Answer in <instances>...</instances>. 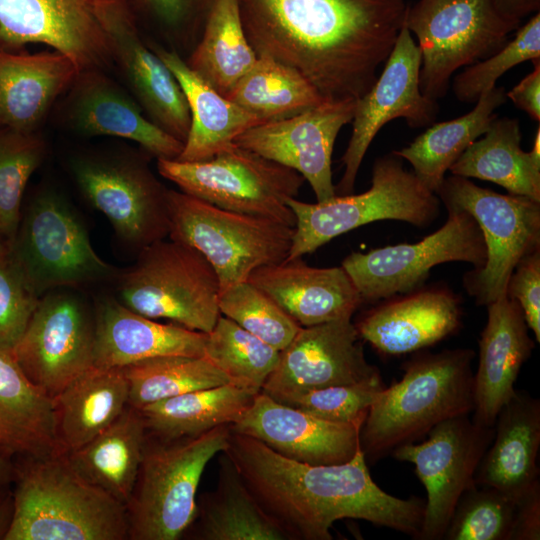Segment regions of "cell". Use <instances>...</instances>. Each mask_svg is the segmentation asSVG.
<instances>
[{"instance_id":"obj_1","label":"cell","mask_w":540,"mask_h":540,"mask_svg":"<svg viewBox=\"0 0 540 540\" xmlns=\"http://www.w3.org/2000/svg\"><path fill=\"white\" fill-rule=\"evenodd\" d=\"M257 56L304 76L325 101H356L375 83L404 24V0H237Z\"/></svg>"},{"instance_id":"obj_2","label":"cell","mask_w":540,"mask_h":540,"mask_svg":"<svg viewBox=\"0 0 540 540\" xmlns=\"http://www.w3.org/2000/svg\"><path fill=\"white\" fill-rule=\"evenodd\" d=\"M222 453L291 539L330 540L332 525L342 519L365 520L419 539L424 502L382 490L372 479L361 448L347 462L311 465L230 430Z\"/></svg>"},{"instance_id":"obj_3","label":"cell","mask_w":540,"mask_h":540,"mask_svg":"<svg viewBox=\"0 0 540 540\" xmlns=\"http://www.w3.org/2000/svg\"><path fill=\"white\" fill-rule=\"evenodd\" d=\"M474 358L473 350L457 348L420 350L405 361L401 380L379 392L362 425L360 447L367 463L419 440L447 419L473 413Z\"/></svg>"},{"instance_id":"obj_4","label":"cell","mask_w":540,"mask_h":540,"mask_svg":"<svg viewBox=\"0 0 540 540\" xmlns=\"http://www.w3.org/2000/svg\"><path fill=\"white\" fill-rule=\"evenodd\" d=\"M4 540H123L127 508L84 480L64 454L29 459L17 475Z\"/></svg>"},{"instance_id":"obj_5","label":"cell","mask_w":540,"mask_h":540,"mask_svg":"<svg viewBox=\"0 0 540 540\" xmlns=\"http://www.w3.org/2000/svg\"><path fill=\"white\" fill-rule=\"evenodd\" d=\"M134 31L132 0H0V50L44 44L79 72L106 68L119 41Z\"/></svg>"},{"instance_id":"obj_6","label":"cell","mask_w":540,"mask_h":540,"mask_svg":"<svg viewBox=\"0 0 540 540\" xmlns=\"http://www.w3.org/2000/svg\"><path fill=\"white\" fill-rule=\"evenodd\" d=\"M229 436V425L173 441L147 435L137 481L126 506L128 538L176 540L193 524L203 471L214 456L225 451Z\"/></svg>"},{"instance_id":"obj_7","label":"cell","mask_w":540,"mask_h":540,"mask_svg":"<svg viewBox=\"0 0 540 540\" xmlns=\"http://www.w3.org/2000/svg\"><path fill=\"white\" fill-rule=\"evenodd\" d=\"M287 205L296 223L285 260L311 254L333 238L375 221L399 220L426 227L440 211L437 195L406 170L402 158L393 152L375 160L367 191L315 204L290 198Z\"/></svg>"},{"instance_id":"obj_8","label":"cell","mask_w":540,"mask_h":540,"mask_svg":"<svg viewBox=\"0 0 540 540\" xmlns=\"http://www.w3.org/2000/svg\"><path fill=\"white\" fill-rule=\"evenodd\" d=\"M167 201L169 238L191 246L208 260L220 292L289 254L294 227L225 210L182 191L168 189Z\"/></svg>"},{"instance_id":"obj_9","label":"cell","mask_w":540,"mask_h":540,"mask_svg":"<svg viewBox=\"0 0 540 540\" xmlns=\"http://www.w3.org/2000/svg\"><path fill=\"white\" fill-rule=\"evenodd\" d=\"M118 290L129 309L194 331L211 332L221 315L216 271L199 251L171 239L141 248Z\"/></svg>"},{"instance_id":"obj_10","label":"cell","mask_w":540,"mask_h":540,"mask_svg":"<svg viewBox=\"0 0 540 540\" xmlns=\"http://www.w3.org/2000/svg\"><path fill=\"white\" fill-rule=\"evenodd\" d=\"M157 170L182 192L219 208L295 227L287 201L298 195L304 177L234 142L203 161L157 159Z\"/></svg>"},{"instance_id":"obj_11","label":"cell","mask_w":540,"mask_h":540,"mask_svg":"<svg viewBox=\"0 0 540 540\" xmlns=\"http://www.w3.org/2000/svg\"><path fill=\"white\" fill-rule=\"evenodd\" d=\"M404 25L421 52L420 90L444 97L452 75L499 51L521 24L500 15L491 0H418Z\"/></svg>"},{"instance_id":"obj_12","label":"cell","mask_w":540,"mask_h":540,"mask_svg":"<svg viewBox=\"0 0 540 540\" xmlns=\"http://www.w3.org/2000/svg\"><path fill=\"white\" fill-rule=\"evenodd\" d=\"M435 194L447 211L469 213L482 231L486 261L463 276V287L469 296L481 306L505 296L516 265L540 249V202L500 194L452 174L444 177Z\"/></svg>"},{"instance_id":"obj_13","label":"cell","mask_w":540,"mask_h":540,"mask_svg":"<svg viewBox=\"0 0 540 540\" xmlns=\"http://www.w3.org/2000/svg\"><path fill=\"white\" fill-rule=\"evenodd\" d=\"M8 253L38 297L59 287L101 281L115 272L94 250L68 202L52 190L40 191L21 214Z\"/></svg>"},{"instance_id":"obj_14","label":"cell","mask_w":540,"mask_h":540,"mask_svg":"<svg viewBox=\"0 0 540 540\" xmlns=\"http://www.w3.org/2000/svg\"><path fill=\"white\" fill-rule=\"evenodd\" d=\"M445 224L417 243L388 245L367 253L353 252L342 262L363 303H376L423 285L430 270L447 262L485 264L482 231L467 212L447 211Z\"/></svg>"},{"instance_id":"obj_15","label":"cell","mask_w":540,"mask_h":540,"mask_svg":"<svg viewBox=\"0 0 540 540\" xmlns=\"http://www.w3.org/2000/svg\"><path fill=\"white\" fill-rule=\"evenodd\" d=\"M494 427L478 424L470 414L434 426L421 443H406L391 452L410 462L426 489L427 500L419 540H441L461 495L475 484L480 461Z\"/></svg>"},{"instance_id":"obj_16","label":"cell","mask_w":540,"mask_h":540,"mask_svg":"<svg viewBox=\"0 0 540 540\" xmlns=\"http://www.w3.org/2000/svg\"><path fill=\"white\" fill-rule=\"evenodd\" d=\"M71 171L83 196L124 242L141 249L168 236V189L145 162L81 156L72 161Z\"/></svg>"},{"instance_id":"obj_17","label":"cell","mask_w":540,"mask_h":540,"mask_svg":"<svg viewBox=\"0 0 540 540\" xmlns=\"http://www.w3.org/2000/svg\"><path fill=\"white\" fill-rule=\"evenodd\" d=\"M11 354L26 377L54 398L94 367V315L76 295L50 291Z\"/></svg>"},{"instance_id":"obj_18","label":"cell","mask_w":540,"mask_h":540,"mask_svg":"<svg viewBox=\"0 0 540 540\" xmlns=\"http://www.w3.org/2000/svg\"><path fill=\"white\" fill-rule=\"evenodd\" d=\"M383 65L372 87L355 101L352 133L341 158L344 172L335 186L338 196L353 193L362 160L385 124L403 118L410 127L422 128L434 123L438 114L437 101L420 90L421 52L404 24Z\"/></svg>"},{"instance_id":"obj_19","label":"cell","mask_w":540,"mask_h":540,"mask_svg":"<svg viewBox=\"0 0 540 540\" xmlns=\"http://www.w3.org/2000/svg\"><path fill=\"white\" fill-rule=\"evenodd\" d=\"M355 101H325L294 116L253 126L234 143L289 167L310 184L317 202L336 196L332 153L343 126L353 119Z\"/></svg>"},{"instance_id":"obj_20","label":"cell","mask_w":540,"mask_h":540,"mask_svg":"<svg viewBox=\"0 0 540 540\" xmlns=\"http://www.w3.org/2000/svg\"><path fill=\"white\" fill-rule=\"evenodd\" d=\"M351 318L301 327L280 351L276 368L262 391L275 400L335 385L381 377L368 363Z\"/></svg>"},{"instance_id":"obj_21","label":"cell","mask_w":540,"mask_h":540,"mask_svg":"<svg viewBox=\"0 0 540 540\" xmlns=\"http://www.w3.org/2000/svg\"><path fill=\"white\" fill-rule=\"evenodd\" d=\"M363 423L323 420L260 391L229 427L232 432L255 438L289 459L311 465H332L349 461L361 448Z\"/></svg>"},{"instance_id":"obj_22","label":"cell","mask_w":540,"mask_h":540,"mask_svg":"<svg viewBox=\"0 0 540 540\" xmlns=\"http://www.w3.org/2000/svg\"><path fill=\"white\" fill-rule=\"evenodd\" d=\"M458 296L445 286L419 287L382 300L354 323L360 338L389 356L414 353L455 333L461 325Z\"/></svg>"},{"instance_id":"obj_23","label":"cell","mask_w":540,"mask_h":540,"mask_svg":"<svg viewBox=\"0 0 540 540\" xmlns=\"http://www.w3.org/2000/svg\"><path fill=\"white\" fill-rule=\"evenodd\" d=\"M68 90L64 116L76 133L124 138L157 159L181 154L184 143L156 126L103 70L79 72Z\"/></svg>"},{"instance_id":"obj_24","label":"cell","mask_w":540,"mask_h":540,"mask_svg":"<svg viewBox=\"0 0 540 540\" xmlns=\"http://www.w3.org/2000/svg\"><path fill=\"white\" fill-rule=\"evenodd\" d=\"M247 281L268 295L301 327L351 318L363 304L342 266L312 267L301 257L259 267Z\"/></svg>"},{"instance_id":"obj_25","label":"cell","mask_w":540,"mask_h":540,"mask_svg":"<svg viewBox=\"0 0 540 540\" xmlns=\"http://www.w3.org/2000/svg\"><path fill=\"white\" fill-rule=\"evenodd\" d=\"M487 309L474 373L472 418L480 425L494 427L500 409L516 391L515 382L535 341L529 336L522 309L515 300L505 295L487 305Z\"/></svg>"},{"instance_id":"obj_26","label":"cell","mask_w":540,"mask_h":540,"mask_svg":"<svg viewBox=\"0 0 540 540\" xmlns=\"http://www.w3.org/2000/svg\"><path fill=\"white\" fill-rule=\"evenodd\" d=\"M206 336L177 324L159 323L107 298L94 313V366L123 368L160 356L202 357Z\"/></svg>"},{"instance_id":"obj_27","label":"cell","mask_w":540,"mask_h":540,"mask_svg":"<svg viewBox=\"0 0 540 540\" xmlns=\"http://www.w3.org/2000/svg\"><path fill=\"white\" fill-rule=\"evenodd\" d=\"M79 71L62 53L0 50V128L37 132Z\"/></svg>"},{"instance_id":"obj_28","label":"cell","mask_w":540,"mask_h":540,"mask_svg":"<svg viewBox=\"0 0 540 540\" xmlns=\"http://www.w3.org/2000/svg\"><path fill=\"white\" fill-rule=\"evenodd\" d=\"M540 401L516 390L494 423L492 441L475 474V483L519 498L539 479Z\"/></svg>"},{"instance_id":"obj_29","label":"cell","mask_w":540,"mask_h":540,"mask_svg":"<svg viewBox=\"0 0 540 540\" xmlns=\"http://www.w3.org/2000/svg\"><path fill=\"white\" fill-rule=\"evenodd\" d=\"M152 50L178 80L189 106L190 129L176 160L210 159L245 130L263 124L203 81L176 50L158 46H153Z\"/></svg>"},{"instance_id":"obj_30","label":"cell","mask_w":540,"mask_h":540,"mask_svg":"<svg viewBox=\"0 0 540 540\" xmlns=\"http://www.w3.org/2000/svg\"><path fill=\"white\" fill-rule=\"evenodd\" d=\"M53 399L60 454L74 451L110 426L129 405L128 381L120 368L92 367Z\"/></svg>"},{"instance_id":"obj_31","label":"cell","mask_w":540,"mask_h":540,"mask_svg":"<svg viewBox=\"0 0 540 540\" xmlns=\"http://www.w3.org/2000/svg\"><path fill=\"white\" fill-rule=\"evenodd\" d=\"M449 171L452 175L493 182L509 194L540 202V128H537L532 149L525 152L521 148L518 120L496 117Z\"/></svg>"},{"instance_id":"obj_32","label":"cell","mask_w":540,"mask_h":540,"mask_svg":"<svg viewBox=\"0 0 540 540\" xmlns=\"http://www.w3.org/2000/svg\"><path fill=\"white\" fill-rule=\"evenodd\" d=\"M0 448L29 459L61 455L53 399L35 386L11 352L0 350Z\"/></svg>"},{"instance_id":"obj_33","label":"cell","mask_w":540,"mask_h":540,"mask_svg":"<svg viewBox=\"0 0 540 540\" xmlns=\"http://www.w3.org/2000/svg\"><path fill=\"white\" fill-rule=\"evenodd\" d=\"M147 432L138 409L128 405L105 430L64 454L84 480L127 506L143 459Z\"/></svg>"},{"instance_id":"obj_34","label":"cell","mask_w":540,"mask_h":540,"mask_svg":"<svg viewBox=\"0 0 540 540\" xmlns=\"http://www.w3.org/2000/svg\"><path fill=\"white\" fill-rule=\"evenodd\" d=\"M259 392L228 383L163 399L138 410L148 436L173 441L231 425Z\"/></svg>"},{"instance_id":"obj_35","label":"cell","mask_w":540,"mask_h":540,"mask_svg":"<svg viewBox=\"0 0 540 540\" xmlns=\"http://www.w3.org/2000/svg\"><path fill=\"white\" fill-rule=\"evenodd\" d=\"M220 458L217 488L197 502L201 540H290L289 534L262 508L230 458Z\"/></svg>"},{"instance_id":"obj_36","label":"cell","mask_w":540,"mask_h":540,"mask_svg":"<svg viewBox=\"0 0 540 540\" xmlns=\"http://www.w3.org/2000/svg\"><path fill=\"white\" fill-rule=\"evenodd\" d=\"M506 99L505 89L494 86L480 96L468 113L449 121L432 123L408 146L393 153L407 160L415 176L435 193L454 162L498 117L495 110Z\"/></svg>"},{"instance_id":"obj_37","label":"cell","mask_w":540,"mask_h":540,"mask_svg":"<svg viewBox=\"0 0 540 540\" xmlns=\"http://www.w3.org/2000/svg\"><path fill=\"white\" fill-rule=\"evenodd\" d=\"M115 60L123 69L145 115L184 143L191 121L185 94L170 69L142 42L138 31L119 41Z\"/></svg>"},{"instance_id":"obj_38","label":"cell","mask_w":540,"mask_h":540,"mask_svg":"<svg viewBox=\"0 0 540 540\" xmlns=\"http://www.w3.org/2000/svg\"><path fill=\"white\" fill-rule=\"evenodd\" d=\"M257 58L246 38L237 0H216L201 37L185 62L225 97Z\"/></svg>"},{"instance_id":"obj_39","label":"cell","mask_w":540,"mask_h":540,"mask_svg":"<svg viewBox=\"0 0 540 540\" xmlns=\"http://www.w3.org/2000/svg\"><path fill=\"white\" fill-rule=\"evenodd\" d=\"M225 98L262 123L291 117L325 102L298 71L267 56H258Z\"/></svg>"},{"instance_id":"obj_40","label":"cell","mask_w":540,"mask_h":540,"mask_svg":"<svg viewBox=\"0 0 540 540\" xmlns=\"http://www.w3.org/2000/svg\"><path fill=\"white\" fill-rule=\"evenodd\" d=\"M129 386V405L148 404L231 380L205 356H160L120 368Z\"/></svg>"},{"instance_id":"obj_41","label":"cell","mask_w":540,"mask_h":540,"mask_svg":"<svg viewBox=\"0 0 540 540\" xmlns=\"http://www.w3.org/2000/svg\"><path fill=\"white\" fill-rule=\"evenodd\" d=\"M280 351L220 315L207 333L204 356L233 384L262 391L274 371Z\"/></svg>"},{"instance_id":"obj_42","label":"cell","mask_w":540,"mask_h":540,"mask_svg":"<svg viewBox=\"0 0 540 540\" xmlns=\"http://www.w3.org/2000/svg\"><path fill=\"white\" fill-rule=\"evenodd\" d=\"M45 153V141L37 132L0 128V231L8 243L20 222L26 185Z\"/></svg>"},{"instance_id":"obj_43","label":"cell","mask_w":540,"mask_h":540,"mask_svg":"<svg viewBox=\"0 0 540 540\" xmlns=\"http://www.w3.org/2000/svg\"><path fill=\"white\" fill-rule=\"evenodd\" d=\"M218 308L220 314L279 351L301 328L276 302L248 281L220 292Z\"/></svg>"},{"instance_id":"obj_44","label":"cell","mask_w":540,"mask_h":540,"mask_svg":"<svg viewBox=\"0 0 540 540\" xmlns=\"http://www.w3.org/2000/svg\"><path fill=\"white\" fill-rule=\"evenodd\" d=\"M517 499L475 483L459 498L443 539L508 540Z\"/></svg>"},{"instance_id":"obj_45","label":"cell","mask_w":540,"mask_h":540,"mask_svg":"<svg viewBox=\"0 0 540 540\" xmlns=\"http://www.w3.org/2000/svg\"><path fill=\"white\" fill-rule=\"evenodd\" d=\"M512 40L489 57L467 66L453 79L456 98L464 103H476L508 70L525 61L540 59V13H535L516 30Z\"/></svg>"},{"instance_id":"obj_46","label":"cell","mask_w":540,"mask_h":540,"mask_svg":"<svg viewBox=\"0 0 540 540\" xmlns=\"http://www.w3.org/2000/svg\"><path fill=\"white\" fill-rule=\"evenodd\" d=\"M384 387L378 377L356 384L308 390L276 401L331 422H364L370 406Z\"/></svg>"},{"instance_id":"obj_47","label":"cell","mask_w":540,"mask_h":540,"mask_svg":"<svg viewBox=\"0 0 540 540\" xmlns=\"http://www.w3.org/2000/svg\"><path fill=\"white\" fill-rule=\"evenodd\" d=\"M8 253L0 255V350L11 352L39 299Z\"/></svg>"},{"instance_id":"obj_48","label":"cell","mask_w":540,"mask_h":540,"mask_svg":"<svg viewBox=\"0 0 540 540\" xmlns=\"http://www.w3.org/2000/svg\"><path fill=\"white\" fill-rule=\"evenodd\" d=\"M169 39L194 48L216 0H132Z\"/></svg>"},{"instance_id":"obj_49","label":"cell","mask_w":540,"mask_h":540,"mask_svg":"<svg viewBox=\"0 0 540 540\" xmlns=\"http://www.w3.org/2000/svg\"><path fill=\"white\" fill-rule=\"evenodd\" d=\"M506 296L522 309L526 324L540 342V249L526 255L516 265L506 288Z\"/></svg>"},{"instance_id":"obj_50","label":"cell","mask_w":540,"mask_h":540,"mask_svg":"<svg viewBox=\"0 0 540 540\" xmlns=\"http://www.w3.org/2000/svg\"><path fill=\"white\" fill-rule=\"evenodd\" d=\"M540 539V481L536 480L516 501L508 540Z\"/></svg>"},{"instance_id":"obj_51","label":"cell","mask_w":540,"mask_h":540,"mask_svg":"<svg viewBox=\"0 0 540 540\" xmlns=\"http://www.w3.org/2000/svg\"><path fill=\"white\" fill-rule=\"evenodd\" d=\"M534 69L513 89L506 92L514 105L525 111L532 119L540 121V59L532 61Z\"/></svg>"},{"instance_id":"obj_52","label":"cell","mask_w":540,"mask_h":540,"mask_svg":"<svg viewBox=\"0 0 540 540\" xmlns=\"http://www.w3.org/2000/svg\"><path fill=\"white\" fill-rule=\"evenodd\" d=\"M491 3L500 15L519 24L540 9V0H491Z\"/></svg>"},{"instance_id":"obj_53","label":"cell","mask_w":540,"mask_h":540,"mask_svg":"<svg viewBox=\"0 0 540 540\" xmlns=\"http://www.w3.org/2000/svg\"><path fill=\"white\" fill-rule=\"evenodd\" d=\"M14 514L13 495L0 500V539H5Z\"/></svg>"},{"instance_id":"obj_54","label":"cell","mask_w":540,"mask_h":540,"mask_svg":"<svg viewBox=\"0 0 540 540\" xmlns=\"http://www.w3.org/2000/svg\"><path fill=\"white\" fill-rule=\"evenodd\" d=\"M9 456V454L0 448V488L6 484L13 473Z\"/></svg>"},{"instance_id":"obj_55","label":"cell","mask_w":540,"mask_h":540,"mask_svg":"<svg viewBox=\"0 0 540 540\" xmlns=\"http://www.w3.org/2000/svg\"><path fill=\"white\" fill-rule=\"evenodd\" d=\"M8 249V242L5 240L4 236L0 231V255Z\"/></svg>"}]
</instances>
